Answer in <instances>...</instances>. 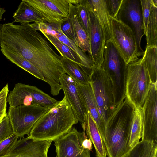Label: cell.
I'll return each mask as SVG.
<instances>
[{
	"label": "cell",
	"instance_id": "6da1fadb",
	"mask_svg": "<svg viewBox=\"0 0 157 157\" xmlns=\"http://www.w3.org/2000/svg\"><path fill=\"white\" fill-rule=\"evenodd\" d=\"M2 25L1 44L37 68L49 85L51 94L58 95L61 90L59 76L65 73L62 63L63 57L56 53L46 38L29 23Z\"/></svg>",
	"mask_w": 157,
	"mask_h": 157
},
{
	"label": "cell",
	"instance_id": "7a4b0ae2",
	"mask_svg": "<svg viewBox=\"0 0 157 157\" xmlns=\"http://www.w3.org/2000/svg\"><path fill=\"white\" fill-rule=\"evenodd\" d=\"M134 109L125 98L107 120L104 144L108 157H124L131 149L129 142Z\"/></svg>",
	"mask_w": 157,
	"mask_h": 157
},
{
	"label": "cell",
	"instance_id": "3957f363",
	"mask_svg": "<svg viewBox=\"0 0 157 157\" xmlns=\"http://www.w3.org/2000/svg\"><path fill=\"white\" fill-rule=\"evenodd\" d=\"M78 122L64 96L38 120L28 137L36 140L53 141L68 132Z\"/></svg>",
	"mask_w": 157,
	"mask_h": 157
},
{
	"label": "cell",
	"instance_id": "277c9868",
	"mask_svg": "<svg viewBox=\"0 0 157 157\" xmlns=\"http://www.w3.org/2000/svg\"><path fill=\"white\" fill-rule=\"evenodd\" d=\"M151 82L144 58L127 65L126 98L135 108L142 107Z\"/></svg>",
	"mask_w": 157,
	"mask_h": 157
},
{
	"label": "cell",
	"instance_id": "5b68a950",
	"mask_svg": "<svg viewBox=\"0 0 157 157\" xmlns=\"http://www.w3.org/2000/svg\"><path fill=\"white\" fill-rule=\"evenodd\" d=\"M89 78L99 112L106 124L115 108L111 82L102 67H94Z\"/></svg>",
	"mask_w": 157,
	"mask_h": 157
},
{
	"label": "cell",
	"instance_id": "8992f818",
	"mask_svg": "<svg viewBox=\"0 0 157 157\" xmlns=\"http://www.w3.org/2000/svg\"><path fill=\"white\" fill-rule=\"evenodd\" d=\"M111 38L127 65L137 61L144 51L138 46L135 34L128 25L121 21L111 17Z\"/></svg>",
	"mask_w": 157,
	"mask_h": 157
},
{
	"label": "cell",
	"instance_id": "52a82bcc",
	"mask_svg": "<svg viewBox=\"0 0 157 157\" xmlns=\"http://www.w3.org/2000/svg\"><path fill=\"white\" fill-rule=\"evenodd\" d=\"M102 67L113 89H120L126 86L127 65L112 38L106 41Z\"/></svg>",
	"mask_w": 157,
	"mask_h": 157
},
{
	"label": "cell",
	"instance_id": "ba28073f",
	"mask_svg": "<svg viewBox=\"0 0 157 157\" xmlns=\"http://www.w3.org/2000/svg\"><path fill=\"white\" fill-rule=\"evenodd\" d=\"M52 107L21 105L9 108L7 115L13 133L20 138L28 135L38 120Z\"/></svg>",
	"mask_w": 157,
	"mask_h": 157
},
{
	"label": "cell",
	"instance_id": "9c48e42d",
	"mask_svg": "<svg viewBox=\"0 0 157 157\" xmlns=\"http://www.w3.org/2000/svg\"><path fill=\"white\" fill-rule=\"evenodd\" d=\"M59 101L36 86L20 83L15 85L7 98L9 108L21 105L52 107Z\"/></svg>",
	"mask_w": 157,
	"mask_h": 157
},
{
	"label": "cell",
	"instance_id": "30bf717a",
	"mask_svg": "<svg viewBox=\"0 0 157 157\" xmlns=\"http://www.w3.org/2000/svg\"><path fill=\"white\" fill-rule=\"evenodd\" d=\"M151 84L150 90L142 107L143 113L142 140L157 147V86Z\"/></svg>",
	"mask_w": 157,
	"mask_h": 157
},
{
	"label": "cell",
	"instance_id": "8fae6325",
	"mask_svg": "<svg viewBox=\"0 0 157 157\" xmlns=\"http://www.w3.org/2000/svg\"><path fill=\"white\" fill-rule=\"evenodd\" d=\"M87 136L72 128L67 133L53 140L56 157H90V151L85 149L83 142Z\"/></svg>",
	"mask_w": 157,
	"mask_h": 157
},
{
	"label": "cell",
	"instance_id": "7c38bea8",
	"mask_svg": "<svg viewBox=\"0 0 157 157\" xmlns=\"http://www.w3.org/2000/svg\"><path fill=\"white\" fill-rule=\"evenodd\" d=\"M40 14L46 21L61 23L69 18V0H23Z\"/></svg>",
	"mask_w": 157,
	"mask_h": 157
},
{
	"label": "cell",
	"instance_id": "4fadbf2b",
	"mask_svg": "<svg viewBox=\"0 0 157 157\" xmlns=\"http://www.w3.org/2000/svg\"><path fill=\"white\" fill-rule=\"evenodd\" d=\"M116 19L131 28L135 34L140 49L144 51L141 46L144 30L140 0H123Z\"/></svg>",
	"mask_w": 157,
	"mask_h": 157
},
{
	"label": "cell",
	"instance_id": "5bb4252c",
	"mask_svg": "<svg viewBox=\"0 0 157 157\" xmlns=\"http://www.w3.org/2000/svg\"><path fill=\"white\" fill-rule=\"evenodd\" d=\"M89 20V37L90 48V57L94 63V67H102L103 61L104 47L106 41L105 36L99 21L87 3Z\"/></svg>",
	"mask_w": 157,
	"mask_h": 157
},
{
	"label": "cell",
	"instance_id": "9a60e30c",
	"mask_svg": "<svg viewBox=\"0 0 157 157\" xmlns=\"http://www.w3.org/2000/svg\"><path fill=\"white\" fill-rule=\"evenodd\" d=\"M59 80L64 96L78 121L82 125L89 112L80 96L77 83L65 73L60 75Z\"/></svg>",
	"mask_w": 157,
	"mask_h": 157
},
{
	"label": "cell",
	"instance_id": "2e32d148",
	"mask_svg": "<svg viewBox=\"0 0 157 157\" xmlns=\"http://www.w3.org/2000/svg\"><path fill=\"white\" fill-rule=\"evenodd\" d=\"M52 141L36 140L24 137L17 140L8 153L2 157H48Z\"/></svg>",
	"mask_w": 157,
	"mask_h": 157
},
{
	"label": "cell",
	"instance_id": "e0dca14e",
	"mask_svg": "<svg viewBox=\"0 0 157 157\" xmlns=\"http://www.w3.org/2000/svg\"><path fill=\"white\" fill-rule=\"evenodd\" d=\"M77 84L80 96L94 121L104 144L106 137V124L99 112L90 83L87 85Z\"/></svg>",
	"mask_w": 157,
	"mask_h": 157
},
{
	"label": "cell",
	"instance_id": "ac0fdd59",
	"mask_svg": "<svg viewBox=\"0 0 157 157\" xmlns=\"http://www.w3.org/2000/svg\"><path fill=\"white\" fill-rule=\"evenodd\" d=\"M102 27L106 40L112 37L111 17L105 0H86Z\"/></svg>",
	"mask_w": 157,
	"mask_h": 157
},
{
	"label": "cell",
	"instance_id": "d6986e66",
	"mask_svg": "<svg viewBox=\"0 0 157 157\" xmlns=\"http://www.w3.org/2000/svg\"><path fill=\"white\" fill-rule=\"evenodd\" d=\"M69 17L70 19L75 38V42L84 52L90 54V43L88 36L80 23L76 14V6L70 2Z\"/></svg>",
	"mask_w": 157,
	"mask_h": 157
},
{
	"label": "cell",
	"instance_id": "ffe728a7",
	"mask_svg": "<svg viewBox=\"0 0 157 157\" xmlns=\"http://www.w3.org/2000/svg\"><path fill=\"white\" fill-rule=\"evenodd\" d=\"M86 136L93 144L97 157H106L105 146L97 126L88 112L84 123L81 125Z\"/></svg>",
	"mask_w": 157,
	"mask_h": 157
},
{
	"label": "cell",
	"instance_id": "44dd1931",
	"mask_svg": "<svg viewBox=\"0 0 157 157\" xmlns=\"http://www.w3.org/2000/svg\"><path fill=\"white\" fill-rule=\"evenodd\" d=\"M12 17L14 19L13 23L19 22L22 24L30 22L38 23L46 21L40 14L23 0L19 4Z\"/></svg>",
	"mask_w": 157,
	"mask_h": 157
},
{
	"label": "cell",
	"instance_id": "7402d4cb",
	"mask_svg": "<svg viewBox=\"0 0 157 157\" xmlns=\"http://www.w3.org/2000/svg\"><path fill=\"white\" fill-rule=\"evenodd\" d=\"M55 36L60 41L72 50L79 58L84 70L90 75L94 63L90 56L82 51L75 41L67 38L63 33L61 29L56 31Z\"/></svg>",
	"mask_w": 157,
	"mask_h": 157
},
{
	"label": "cell",
	"instance_id": "603a6c76",
	"mask_svg": "<svg viewBox=\"0 0 157 157\" xmlns=\"http://www.w3.org/2000/svg\"><path fill=\"white\" fill-rule=\"evenodd\" d=\"M1 51L7 59L35 77L45 82L39 71L28 61L21 56L1 44Z\"/></svg>",
	"mask_w": 157,
	"mask_h": 157
},
{
	"label": "cell",
	"instance_id": "cb8c5ba5",
	"mask_svg": "<svg viewBox=\"0 0 157 157\" xmlns=\"http://www.w3.org/2000/svg\"><path fill=\"white\" fill-rule=\"evenodd\" d=\"M62 63L65 73L76 83L83 85L90 83L89 75L77 63L63 57Z\"/></svg>",
	"mask_w": 157,
	"mask_h": 157
},
{
	"label": "cell",
	"instance_id": "d4e9b609",
	"mask_svg": "<svg viewBox=\"0 0 157 157\" xmlns=\"http://www.w3.org/2000/svg\"><path fill=\"white\" fill-rule=\"evenodd\" d=\"M145 35L146 47H157V0H151L150 13Z\"/></svg>",
	"mask_w": 157,
	"mask_h": 157
},
{
	"label": "cell",
	"instance_id": "484cf974",
	"mask_svg": "<svg viewBox=\"0 0 157 157\" xmlns=\"http://www.w3.org/2000/svg\"><path fill=\"white\" fill-rule=\"evenodd\" d=\"M143 113L142 107L135 108L131 128L129 146L132 149L141 138L143 129Z\"/></svg>",
	"mask_w": 157,
	"mask_h": 157
},
{
	"label": "cell",
	"instance_id": "4316f807",
	"mask_svg": "<svg viewBox=\"0 0 157 157\" xmlns=\"http://www.w3.org/2000/svg\"><path fill=\"white\" fill-rule=\"evenodd\" d=\"M143 56L149 74L151 83L157 84V47H146Z\"/></svg>",
	"mask_w": 157,
	"mask_h": 157
},
{
	"label": "cell",
	"instance_id": "83f0119b",
	"mask_svg": "<svg viewBox=\"0 0 157 157\" xmlns=\"http://www.w3.org/2000/svg\"><path fill=\"white\" fill-rule=\"evenodd\" d=\"M40 33L54 46L63 57L76 63L83 68L79 58L70 48L61 42L56 37L42 32Z\"/></svg>",
	"mask_w": 157,
	"mask_h": 157
},
{
	"label": "cell",
	"instance_id": "f1b7e54d",
	"mask_svg": "<svg viewBox=\"0 0 157 157\" xmlns=\"http://www.w3.org/2000/svg\"><path fill=\"white\" fill-rule=\"evenodd\" d=\"M157 147L149 142L141 140L128 152L125 157H157Z\"/></svg>",
	"mask_w": 157,
	"mask_h": 157
},
{
	"label": "cell",
	"instance_id": "f546056e",
	"mask_svg": "<svg viewBox=\"0 0 157 157\" xmlns=\"http://www.w3.org/2000/svg\"><path fill=\"white\" fill-rule=\"evenodd\" d=\"M75 6L76 14L79 22L89 36V20L88 11L85 0H80L79 4Z\"/></svg>",
	"mask_w": 157,
	"mask_h": 157
},
{
	"label": "cell",
	"instance_id": "4dcf8cb0",
	"mask_svg": "<svg viewBox=\"0 0 157 157\" xmlns=\"http://www.w3.org/2000/svg\"><path fill=\"white\" fill-rule=\"evenodd\" d=\"M61 23H49L46 21L29 23L36 30L42 32L53 36H55L56 31L60 29Z\"/></svg>",
	"mask_w": 157,
	"mask_h": 157
},
{
	"label": "cell",
	"instance_id": "1f68e13d",
	"mask_svg": "<svg viewBox=\"0 0 157 157\" xmlns=\"http://www.w3.org/2000/svg\"><path fill=\"white\" fill-rule=\"evenodd\" d=\"M18 138L17 135L13 133L0 142V157L4 156L8 153Z\"/></svg>",
	"mask_w": 157,
	"mask_h": 157
},
{
	"label": "cell",
	"instance_id": "d6a6232c",
	"mask_svg": "<svg viewBox=\"0 0 157 157\" xmlns=\"http://www.w3.org/2000/svg\"><path fill=\"white\" fill-rule=\"evenodd\" d=\"M9 92L7 83L0 91V120L7 116L6 112L7 98Z\"/></svg>",
	"mask_w": 157,
	"mask_h": 157
},
{
	"label": "cell",
	"instance_id": "836d02e7",
	"mask_svg": "<svg viewBox=\"0 0 157 157\" xmlns=\"http://www.w3.org/2000/svg\"><path fill=\"white\" fill-rule=\"evenodd\" d=\"M13 133L8 115L0 122V142Z\"/></svg>",
	"mask_w": 157,
	"mask_h": 157
},
{
	"label": "cell",
	"instance_id": "e575fe53",
	"mask_svg": "<svg viewBox=\"0 0 157 157\" xmlns=\"http://www.w3.org/2000/svg\"><path fill=\"white\" fill-rule=\"evenodd\" d=\"M109 14L112 17L117 18L123 0H105Z\"/></svg>",
	"mask_w": 157,
	"mask_h": 157
},
{
	"label": "cell",
	"instance_id": "d590c367",
	"mask_svg": "<svg viewBox=\"0 0 157 157\" xmlns=\"http://www.w3.org/2000/svg\"><path fill=\"white\" fill-rule=\"evenodd\" d=\"M140 1L145 35L150 13L151 0H140Z\"/></svg>",
	"mask_w": 157,
	"mask_h": 157
},
{
	"label": "cell",
	"instance_id": "8d00e7d4",
	"mask_svg": "<svg viewBox=\"0 0 157 157\" xmlns=\"http://www.w3.org/2000/svg\"><path fill=\"white\" fill-rule=\"evenodd\" d=\"M60 29L63 33L67 38L75 42L71 23L69 17L67 20L61 23Z\"/></svg>",
	"mask_w": 157,
	"mask_h": 157
},
{
	"label": "cell",
	"instance_id": "74e56055",
	"mask_svg": "<svg viewBox=\"0 0 157 157\" xmlns=\"http://www.w3.org/2000/svg\"><path fill=\"white\" fill-rule=\"evenodd\" d=\"M92 144L90 139L88 138L87 136L85 138L83 142V145L84 148L90 151L92 150Z\"/></svg>",
	"mask_w": 157,
	"mask_h": 157
},
{
	"label": "cell",
	"instance_id": "f35d334b",
	"mask_svg": "<svg viewBox=\"0 0 157 157\" xmlns=\"http://www.w3.org/2000/svg\"><path fill=\"white\" fill-rule=\"evenodd\" d=\"M5 10L4 8H0V48L2 44V25L0 21L2 19L3 15L5 12Z\"/></svg>",
	"mask_w": 157,
	"mask_h": 157
},
{
	"label": "cell",
	"instance_id": "ab89813d",
	"mask_svg": "<svg viewBox=\"0 0 157 157\" xmlns=\"http://www.w3.org/2000/svg\"><path fill=\"white\" fill-rule=\"evenodd\" d=\"M2 120H0V122L2 121Z\"/></svg>",
	"mask_w": 157,
	"mask_h": 157
},
{
	"label": "cell",
	"instance_id": "60d3db41",
	"mask_svg": "<svg viewBox=\"0 0 157 157\" xmlns=\"http://www.w3.org/2000/svg\"></svg>",
	"mask_w": 157,
	"mask_h": 157
}]
</instances>
